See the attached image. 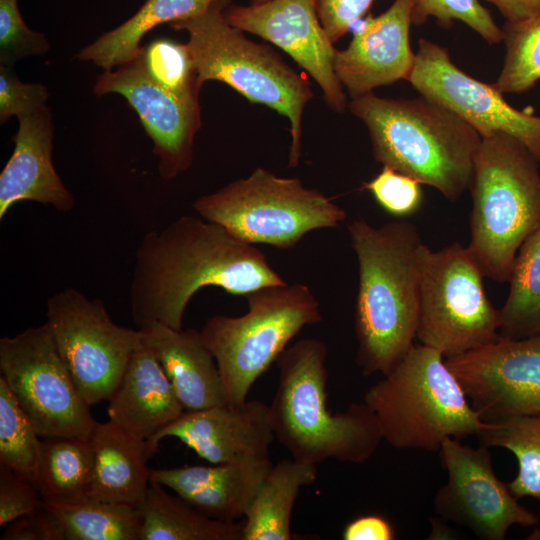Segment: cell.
Returning <instances> with one entry per match:
<instances>
[{"label":"cell","instance_id":"6da1fadb","mask_svg":"<svg viewBox=\"0 0 540 540\" xmlns=\"http://www.w3.org/2000/svg\"><path fill=\"white\" fill-rule=\"evenodd\" d=\"M286 283L254 244L202 217L182 215L142 238L130 284L131 314L139 328L160 323L181 330L188 303L203 287L246 296Z\"/></svg>","mask_w":540,"mask_h":540},{"label":"cell","instance_id":"7a4b0ae2","mask_svg":"<svg viewBox=\"0 0 540 540\" xmlns=\"http://www.w3.org/2000/svg\"><path fill=\"white\" fill-rule=\"evenodd\" d=\"M347 229L358 263L356 362L365 376L385 375L416 338L423 243L415 225L407 221L375 227L359 218Z\"/></svg>","mask_w":540,"mask_h":540},{"label":"cell","instance_id":"3957f363","mask_svg":"<svg viewBox=\"0 0 540 540\" xmlns=\"http://www.w3.org/2000/svg\"><path fill=\"white\" fill-rule=\"evenodd\" d=\"M350 111L367 127L374 158L455 201L470 189L482 137L442 105L419 96L353 98Z\"/></svg>","mask_w":540,"mask_h":540},{"label":"cell","instance_id":"277c9868","mask_svg":"<svg viewBox=\"0 0 540 540\" xmlns=\"http://www.w3.org/2000/svg\"><path fill=\"white\" fill-rule=\"evenodd\" d=\"M327 353L323 341L304 338L277 358L278 385L269 405L273 432L297 461L361 464L383 440L379 422L364 402L352 403L343 412L329 411Z\"/></svg>","mask_w":540,"mask_h":540},{"label":"cell","instance_id":"5b68a950","mask_svg":"<svg viewBox=\"0 0 540 540\" xmlns=\"http://www.w3.org/2000/svg\"><path fill=\"white\" fill-rule=\"evenodd\" d=\"M540 161L518 139L483 137L470 190L468 249L484 276L509 280L524 241L540 227Z\"/></svg>","mask_w":540,"mask_h":540},{"label":"cell","instance_id":"8992f818","mask_svg":"<svg viewBox=\"0 0 540 540\" xmlns=\"http://www.w3.org/2000/svg\"><path fill=\"white\" fill-rule=\"evenodd\" d=\"M383 440L396 449L439 451L447 437L477 435L487 425L473 409L441 352L413 344L364 394Z\"/></svg>","mask_w":540,"mask_h":540},{"label":"cell","instance_id":"52a82bcc","mask_svg":"<svg viewBox=\"0 0 540 540\" xmlns=\"http://www.w3.org/2000/svg\"><path fill=\"white\" fill-rule=\"evenodd\" d=\"M218 0L200 15L169 25L188 33L187 44L201 84L223 82L251 103L266 105L287 117L291 125L289 167L299 163L302 116L313 92L306 78L288 66L269 46L255 43L229 24Z\"/></svg>","mask_w":540,"mask_h":540},{"label":"cell","instance_id":"ba28073f","mask_svg":"<svg viewBox=\"0 0 540 540\" xmlns=\"http://www.w3.org/2000/svg\"><path fill=\"white\" fill-rule=\"evenodd\" d=\"M241 316L213 315L200 332L218 364L227 403L240 406L256 380L305 326L322 320L319 302L303 283L268 286L246 296Z\"/></svg>","mask_w":540,"mask_h":540},{"label":"cell","instance_id":"9c48e42d","mask_svg":"<svg viewBox=\"0 0 540 540\" xmlns=\"http://www.w3.org/2000/svg\"><path fill=\"white\" fill-rule=\"evenodd\" d=\"M193 208L244 242L280 249L294 247L311 231L337 227L347 216L319 190L261 167L197 198Z\"/></svg>","mask_w":540,"mask_h":540},{"label":"cell","instance_id":"30bf717a","mask_svg":"<svg viewBox=\"0 0 540 540\" xmlns=\"http://www.w3.org/2000/svg\"><path fill=\"white\" fill-rule=\"evenodd\" d=\"M420 307L416 338L446 358L499 337L500 313L489 300L484 274L466 246L419 253Z\"/></svg>","mask_w":540,"mask_h":540},{"label":"cell","instance_id":"8fae6325","mask_svg":"<svg viewBox=\"0 0 540 540\" xmlns=\"http://www.w3.org/2000/svg\"><path fill=\"white\" fill-rule=\"evenodd\" d=\"M0 373L42 439L92 438L98 422L47 323L0 339Z\"/></svg>","mask_w":540,"mask_h":540},{"label":"cell","instance_id":"7c38bea8","mask_svg":"<svg viewBox=\"0 0 540 540\" xmlns=\"http://www.w3.org/2000/svg\"><path fill=\"white\" fill-rule=\"evenodd\" d=\"M47 325L79 392L91 406L108 400L142 342L140 329L116 324L99 299L69 287L50 296Z\"/></svg>","mask_w":540,"mask_h":540},{"label":"cell","instance_id":"4fadbf2b","mask_svg":"<svg viewBox=\"0 0 540 540\" xmlns=\"http://www.w3.org/2000/svg\"><path fill=\"white\" fill-rule=\"evenodd\" d=\"M419 95L446 109L480 136L501 132L522 142L540 161V116L511 106L493 84L477 80L453 63L448 50L420 38L407 80Z\"/></svg>","mask_w":540,"mask_h":540},{"label":"cell","instance_id":"5bb4252c","mask_svg":"<svg viewBox=\"0 0 540 540\" xmlns=\"http://www.w3.org/2000/svg\"><path fill=\"white\" fill-rule=\"evenodd\" d=\"M439 453L448 481L437 490L434 509L443 519L469 528L484 540H504L511 526L539 522L497 477L488 447L472 448L447 437Z\"/></svg>","mask_w":540,"mask_h":540},{"label":"cell","instance_id":"9a60e30c","mask_svg":"<svg viewBox=\"0 0 540 540\" xmlns=\"http://www.w3.org/2000/svg\"><path fill=\"white\" fill-rule=\"evenodd\" d=\"M445 362L484 421L540 414V335H499Z\"/></svg>","mask_w":540,"mask_h":540},{"label":"cell","instance_id":"2e32d148","mask_svg":"<svg viewBox=\"0 0 540 540\" xmlns=\"http://www.w3.org/2000/svg\"><path fill=\"white\" fill-rule=\"evenodd\" d=\"M93 91L126 98L153 142L163 179H173L191 166L194 137L201 126L198 94L178 95L161 87L147 74L139 55L116 70H104Z\"/></svg>","mask_w":540,"mask_h":540},{"label":"cell","instance_id":"e0dca14e","mask_svg":"<svg viewBox=\"0 0 540 540\" xmlns=\"http://www.w3.org/2000/svg\"><path fill=\"white\" fill-rule=\"evenodd\" d=\"M224 16L233 27L285 51L317 82L330 109L339 113L345 110L346 94L334 70L336 49L320 22L314 0L229 4Z\"/></svg>","mask_w":540,"mask_h":540},{"label":"cell","instance_id":"ac0fdd59","mask_svg":"<svg viewBox=\"0 0 540 540\" xmlns=\"http://www.w3.org/2000/svg\"><path fill=\"white\" fill-rule=\"evenodd\" d=\"M415 0H394L378 16H367L354 29L348 47L336 50L334 70L350 97L407 80L415 62L410 27Z\"/></svg>","mask_w":540,"mask_h":540},{"label":"cell","instance_id":"d6986e66","mask_svg":"<svg viewBox=\"0 0 540 540\" xmlns=\"http://www.w3.org/2000/svg\"><path fill=\"white\" fill-rule=\"evenodd\" d=\"M165 437L179 439L211 464L270 457L275 439L269 405L260 400L185 411L149 443L157 450Z\"/></svg>","mask_w":540,"mask_h":540},{"label":"cell","instance_id":"ffe728a7","mask_svg":"<svg viewBox=\"0 0 540 540\" xmlns=\"http://www.w3.org/2000/svg\"><path fill=\"white\" fill-rule=\"evenodd\" d=\"M14 149L0 174V219L17 202L29 200L68 212L75 198L52 161L54 128L44 106L18 118Z\"/></svg>","mask_w":540,"mask_h":540},{"label":"cell","instance_id":"44dd1931","mask_svg":"<svg viewBox=\"0 0 540 540\" xmlns=\"http://www.w3.org/2000/svg\"><path fill=\"white\" fill-rule=\"evenodd\" d=\"M272 465L270 457H262L211 466L151 469L150 481L173 490L207 517L233 522L244 517Z\"/></svg>","mask_w":540,"mask_h":540},{"label":"cell","instance_id":"7402d4cb","mask_svg":"<svg viewBox=\"0 0 540 540\" xmlns=\"http://www.w3.org/2000/svg\"><path fill=\"white\" fill-rule=\"evenodd\" d=\"M109 420L140 440H153L185 412L160 362L143 341L109 397Z\"/></svg>","mask_w":540,"mask_h":540},{"label":"cell","instance_id":"603a6c76","mask_svg":"<svg viewBox=\"0 0 540 540\" xmlns=\"http://www.w3.org/2000/svg\"><path fill=\"white\" fill-rule=\"evenodd\" d=\"M139 329L185 411L228 404L218 364L200 331L194 328L175 330L160 323Z\"/></svg>","mask_w":540,"mask_h":540},{"label":"cell","instance_id":"cb8c5ba5","mask_svg":"<svg viewBox=\"0 0 540 540\" xmlns=\"http://www.w3.org/2000/svg\"><path fill=\"white\" fill-rule=\"evenodd\" d=\"M91 440L94 473L89 497L139 508L150 485L147 462L156 449L110 420L97 423Z\"/></svg>","mask_w":540,"mask_h":540},{"label":"cell","instance_id":"d4e9b609","mask_svg":"<svg viewBox=\"0 0 540 540\" xmlns=\"http://www.w3.org/2000/svg\"><path fill=\"white\" fill-rule=\"evenodd\" d=\"M317 465L282 459L273 464L244 514L242 540H290L291 515L302 487L316 481Z\"/></svg>","mask_w":540,"mask_h":540},{"label":"cell","instance_id":"484cf974","mask_svg":"<svg viewBox=\"0 0 540 540\" xmlns=\"http://www.w3.org/2000/svg\"><path fill=\"white\" fill-rule=\"evenodd\" d=\"M218 0H146L140 9L118 27L102 34L77 54L104 70H113L136 58L140 42L154 27L202 14Z\"/></svg>","mask_w":540,"mask_h":540},{"label":"cell","instance_id":"4316f807","mask_svg":"<svg viewBox=\"0 0 540 540\" xmlns=\"http://www.w3.org/2000/svg\"><path fill=\"white\" fill-rule=\"evenodd\" d=\"M139 510L140 540H242L243 522L207 517L156 482L150 481Z\"/></svg>","mask_w":540,"mask_h":540},{"label":"cell","instance_id":"83f0119b","mask_svg":"<svg viewBox=\"0 0 540 540\" xmlns=\"http://www.w3.org/2000/svg\"><path fill=\"white\" fill-rule=\"evenodd\" d=\"M58 540H140L139 508L92 497L45 502Z\"/></svg>","mask_w":540,"mask_h":540},{"label":"cell","instance_id":"f1b7e54d","mask_svg":"<svg viewBox=\"0 0 540 540\" xmlns=\"http://www.w3.org/2000/svg\"><path fill=\"white\" fill-rule=\"evenodd\" d=\"M94 473L92 440L42 439L37 486L45 502L89 497Z\"/></svg>","mask_w":540,"mask_h":540},{"label":"cell","instance_id":"f546056e","mask_svg":"<svg viewBox=\"0 0 540 540\" xmlns=\"http://www.w3.org/2000/svg\"><path fill=\"white\" fill-rule=\"evenodd\" d=\"M508 282V296L499 310V335L510 339L540 335V227L517 252Z\"/></svg>","mask_w":540,"mask_h":540},{"label":"cell","instance_id":"4dcf8cb0","mask_svg":"<svg viewBox=\"0 0 540 540\" xmlns=\"http://www.w3.org/2000/svg\"><path fill=\"white\" fill-rule=\"evenodd\" d=\"M476 436L480 445L505 448L515 455L518 473L507 483L511 493L540 502V414L487 422Z\"/></svg>","mask_w":540,"mask_h":540},{"label":"cell","instance_id":"1f68e13d","mask_svg":"<svg viewBox=\"0 0 540 540\" xmlns=\"http://www.w3.org/2000/svg\"><path fill=\"white\" fill-rule=\"evenodd\" d=\"M506 47L493 85L503 94L529 91L540 80V14L501 27Z\"/></svg>","mask_w":540,"mask_h":540},{"label":"cell","instance_id":"d6a6232c","mask_svg":"<svg viewBox=\"0 0 540 540\" xmlns=\"http://www.w3.org/2000/svg\"><path fill=\"white\" fill-rule=\"evenodd\" d=\"M41 443L42 438L0 376V466L37 485Z\"/></svg>","mask_w":540,"mask_h":540},{"label":"cell","instance_id":"836d02e7","mask_svg":"<svg viewBox=\"0 0 540 540\" xmlns=\"http://www.w3.org/2000/svg\"><path fill=\"white\" fill-rule=\"evenodd\" d=\"M144 69L161 87L178 95L198 94V80L187 44L157 39L139 53Z\"/></svg>","mask_w":540,"mask_h":540},{"label":"cell","instance_id":"e575fe53","mask_svg":"<svg viewBox=\"0 0 540 540\" xmlns=\"http://www.w3.org/2000/svg\"><path fill=\"white\" fill-rule=\"evenodd\" d=\"M429 17L435 18L445 28H449L454 20L461 21L487 43L502 42L501 27L479 0H415L413 24L421 25Z\"/></svg>","mask_w":540,"mask_h":540},{"label":"cell","instance_id":"d590c367","mask_svg":"<svg viewBox=\"0 0 540 540\" xmlns=\"http://www.w3.org/2000/svg\"><path fill=\"white\" fill-rule=\"evenodd\" d=\"M49 48L45 35L26 25L18 0H0V65L13 66L23 58L44 55Z\"/></svg>","mask_w":540,"mask_h":540},{"label":"cell","instance_id":"8d00e7d4","mask_svg":"<svg viewBox=\"0 0 540 540\" xmlns=\"http://www.w3.org/2000/svg\"><path fill=\"white\" fill-rule=\"evenodd\" d=\"M421 183L391 167L383 166L363 190L369 191L376 202L389 214L403 217L415 213L422 205Z\"/></svg>","mask_w":540,"mask_h":540},{"label":"cell","instance_id":"74e56055","mask_svg":"<svg viewBox=\"0 0 540 540\" xmlns=\"http://www.w3.org/2000/svg\"><path fill=\"white\" fill-rule=\"evenodd\" d=\"M47 87L41 83H24L13 66L0 65V123L12 116L17 118L46 106Z\"/></svg>","mask_w":540,"mask_h":540},{"label":"cell","instance_id":"f35d334b","mask_svg":"<svg viewBox=\"0 0 540 540\" xmlns=\"http://www.w3.org/2000/svg\"><path fill=\"white\" fill-rule=\"evenodd\" d=\"M45 501L37 485L0 466V526L43 510Z\"/></svg>","mask_w":540,"mask_h":540},{"label":"cell","instance_id":"ab89813d","mask_svg":"<svg viewBox=\"0 0 540 540\" xmlns=\"http://www.w3.org/2000/svg\"><path fill=\"white\" fill-rule=\"evenodd\" d=\"M320 22L330 40L342 38L369 10L374 0H314Z\"/></svg>","mask_w":540,"mask_h":540},{"label":"cell","instance_id":"60d3db41","mask_svg":"<svg viewBox=\"0 0 540 540\" xmlns=\"http://www.w3.org/2000/svg\"><path fill=\"white\" fill-rule=\"evenodd\" d=\"M1 540H58L53 520L44 509L7 524Z\"/></svg>","mask_w":540,"mask_h":540},{"label":"cell","instance_id":"b9f144b4","mask_svg":"<svg viewBox=\"0 0 540 540\" xmlns=\"http://www.w3.org/2000/svg\"><path fill=\"white\" fill-rule=\"evenodd\" d=\"M344 540H392L395 531L383 516L368 514L350 521L342 532Z\"/></svg>","mask_w":540,"mask_h":540},{"label":"cell","instance_id":"7bdbcfd3","mask_svg":"<svg viewBox=\"0 0 540 540\" xmlns=\"http://www.w3.org/2000/svg\"><path fill=\"white\" fill-rule=\"evenodd\" d=\"M494 5L509 22L540 14V0H485Z\"/></svg>","mask_w":540,"mask_h":540},{"label":"cell","instance_id":"ee69618b","mask_svg":"<svg viewBox=\"0 0 540 540\" xmlns=\"http://www.w3.org/2000/svg\"><path fill=\"white\" fill-rule=\"evenodd\" d=\"M528 540H540V528H534L527 537Z\"/></svg>","mask_w":540,"mask_h":540},{"label":"cell","instance_id":"f6af8a7d","mask_svg":"<svg viewBox=\"0 0 540 540\" xmlns=\"http://www.w3.org/2000/svg\"><path fill=\"white\" fill-rule=\"evenodd\" d=\"M269 0H250V4H262Z\"/></svg>","mask_w":540,"mask_h":540}]
</instances>
